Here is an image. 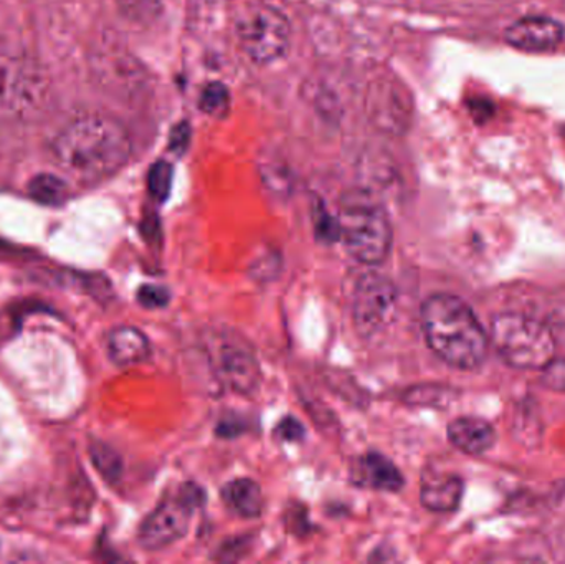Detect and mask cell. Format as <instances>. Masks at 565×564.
Here are the masks:
<instances>
[{"label":"cell","instance_id":"obj_1","mask_svg":"<svg viewBox=\"0 0 565 564\" xmlns=\"http://www.w3.org/2000/svg\"><path fill=\"white\" fill-rule=\"evenodd\" d=\"M128 129L108 115H83L63 126L52 142L56 166L83 182L103 181L131 158Z\"/></svg>","mask_w":565,"mask_h":564},{"label":"cell","instance_id":"obj_2","mask_svg":"<svg viewBox=\"0 0 565 564\" xmlns=\"http://www.w3.org/2000/svg\"><path fill=\"white\" fill-rule=\"evenodd\" d=\"M420 320L428 347L445 363L471 371L487 360V331L460 297L431 295L422 305Z\"/></svg>","mask_w":565,"mask_h":564},{"label":"cell","instance_id":"obj_3","mask_svg":"<svg viewBox=\"0 0 565 564\" xmlns=\"http://www.w3.org/2000/svg\"><path fill=\"white\" fill-rule=\"evenodd\" d=\"M339 241L359 264H382L392 247V225L384 205L365 191L342 199L339 207Z\"/></svg>","mask_w":565,"mask_h":564},{"label":"cell","instance_id":"obj_4","mask_svg":"<svg viewBox=\"0 0 565 564\" xmlns=\"http://www.w3.org/2000/svg\"><path fill=\"white\" fill-rule=\"evenodd\" d=\"M490 340L501 360L516 370L541 371L556 358L553 331L527 315H497L491 321Z\"/></svg>","mask_w":565,"mask_h":564},{"label":"cell","instance_id":"obj_5","mask_svg":"<svg viewBox=\"0 0 565 564\" xmlns=\"http://www.w3.org/2000/svg\"><path fill=\"white\" fill-rule=\"evenodd\" d=\"M238 43L245 55L258 65H270L288 55L292 30L288 17L277 7L257 3L238 15Z\"/></svg>","mask_w":565,"mask_h":564},{"label":"cell","instance_id":"obj_6","mask_svg":"<svg viewBox=\"0 0 565 564\" xmlns=\"http://www.w3.org/2000/svg\"><path fill=\"white\" fill-rule=\"evenodd\" d=\"M49 82L35 60L25 53H0V108L13 116L39 111L46 99Z\"/></svg>","mask_w":565,"mask_h":564},{"label":"cell","instance_id":"obj_7","mask_svg":"<svg viewBox=\"0 0 565 564\" xmlns=\"http://www.w3.org/2000/svg\"><path fill=\"white\" fill-rule=\"evenodd\" d=\"M204 503V492L195 483H185L174 497L162 500L161 506L142 522L139 545L149 552L168 549L188 535L195 509Z\"/></svg>","mask_w":565,"mask_h":564},{"label":"cell","instance_id":"obj_8","mask_svg":"<svg viewBox=\"0 0 565 564\" xmlns=\"http://www.w3.org/2000/svg\"><path fill=\"white\" fill-rule=\"evenodd\" d=\"M398 294L392 280L369 272L362 275L352 291V320L364 338L377 337L391 327L397 311Z\"/></svg>","mask_w":565,"mask_h":564},{"label":"cell","instance_id":"obj_9","mask_svg":"<svg viewBox=\"0 0 565 564\" xmlns=\"http://www.w3.org/2000/svg\"><path fill=\"white\" fill-rule=\"evenodd\" d=\"M93 72L108 92L118 96H138L148 85L141 63L115 42H105L93 53Z\"/></svg>","mask_w":565,"mask_h":564},{"label":"cell","instance_id":"obj_10","mask_svg":"<svg viewBox=\"0 0 565 564\" xmlns=\"http://www.w3.org/2000/svg\"><path fill=\"white\" fill-rule=\"evenodd\" d=\"M211 351L212 368L225 387L244 396L255 393L260 387V363L241 340L217 338Z\"/></svg>","mask_w":565,"mask_h":564},{"label":"cell","instance_id":"obj_11","mask_svg":"<svg viewBox=\"0 0 565 564\" xmlns=\"http://www.w3.org/2000/svg\"><path fill=\"white\" fill-rule=\"evenodd\" d=\"M565 39V26L546 15H527L511 23L504 32L508 45L523 52H553Z\"/></svg>","mask_w":565,"mask_h":564},{"label":"cell","instance_id":"obj_12","mask_svg":"<svg viewBox=\"0 0 565 564\" xmlns=\"http://www.w3.org/2000/svg\"><path fill=\"white\" fill-rule=\"evenodd\" d=\"M369 98V109L379 128L388 132H402L407 128L411 123V102L401 85L391 79L379 83Z\"/></svg>","mask_w":565,"mask_h":564},{"label":"cell","instance_id":"obj_13","mask_svg":"<svg viewBox=\"0 0 565 564\" xmlns=\"http://www.w3.org/2000/svg\"><path fill=\"white\" fill-rule=\"evenodd\" d=\"M352 480L361 487L379 492H398L404 487V477L387 457L379 453L362 456L352 467Z\"/></svg>","mask_w":565,"mask_h":564},{"label":"cell","instance_id":"obj_14","mask_svg":"<svg viewBox=\"0 0 565 564\" xmlns=\"http://www.w3.org/2000/svg\"><path fill=\"white\" fill-rule=\"evenodd\" d=\"M448 439L468 456H481L497 443V433L487 421L478 417H458L448 426Z\"/></svg>","mask_w":565,"mask_h":564},{"label":"cell","instance_id":"obj_15","mask_svg":"<svg viewBox=\"0 0 565 564\" xmlns=\"http://www.w3.org/2000/svg\"><path fill=\"white\" fill-rule=\"evenodd\" d=\"M108 353L118 366H135L148 360L151 343L138 328L118 327L108 334Z\"/></svg>","mask_w":565,"mask_h":564},{"label":"cell","instance_id":"obj_16","mask_svg":"<svg viewBox=\"0 0 565 564\" xmlns=\"http://www.w3.org/2000/svg\"><path fill=\"white\" fill-rule=\"evenodd\" d=\"M463 497V480L457 476H430L422 482L420 502L430 512H455Z\"/></svg>","mask_w":565,"mask_h":564},{"label":"cell","instance_id":"obj_17","mask_svg":"<svg viewBox=\"0 0 565 564\" xmlns=\"http://www.w3.org/2000/svg\"><path fill=\"white\" fill-rule=\"evenodd\" d=\"M225 506L242 519H257L264 512V493L252 479H235L222 490Z\"/></svg>","mask_w":565,"mask_h":564},{"label":"cell","instance_id":"obj_18","mask_svg":"<svg viewBox=\"0 0 565 564\" xmlns=\"http://www.w3.org/2000/svg\"><path fill=\"white\" fill-rule=\"evenodd\" d=\"M260 175L268 191L274 194L285 195L291 191V174L285 162L277 156L268 152L267 158L260 159Z\"/></svg>","mask_w":565,"mask_h":564},{"label":"cell","instance_id":"obj_19","mask_svg":"<svg viewBox=\"0 0 565 564\" xmlns=\"http://www.w3.org/2000/svg\"><path fill=\"white\" fill-rule=\"evenodd\" d=\"M29 194L43 205H60L66 199V185L52 174H39L30 181Z\"/></svg>","mask_w":565,"mask_h":564},{"label":"cell","instance_id":"obj_20","mask_svg":"<svg viewBox=\"0 0 565 564\" xmlns=\"http://www.w3.org/2000/svg\"><path fill=\"white\" fill-rule=\"evenodd\" d=\"M455 391L440 384H420L405 391L404 401L412 406L444 407L455 397Z\"/></svg>","mask_w":565,"mask_h":564},{"label":"cell","instance_id":"obj_21","mask_svg":"<svg viewBox=\"0 0 565 564\" xmlns=\"http://www.w3.org/2000/svg\"><path fill=\"white\" fill-rule=\"evenodd\" d=\"M89 454H92L93 464H95L96 470L102 473L103 479L111 483L118 482L122 473V460L119 454L103 443L93 444L89 447Z\"/></svg>","mask_w":565,"mask_h":564},{"label":"cell","instance_id":"obj_22","mask_svg":"<svg viewBox=\"0 0 565 564\" xmlns=\"http://www.w3.org/2000/svg\"><path fill=\"white\" fill-rule=\"evenodd\" d=\"M119 12L132 23H151L161 13L162 0H116Z\"/></svg>","mask_w":565,"mask_h":564},{"label":"cell","instance_id":"obj_23","mask_svg":"<svg viewBox=\"0 0 565 564\" xmlns=\"http://www.w3.org/2000/svg\"><path fill=\"white\" fill-rule=\"evenodd\" d=\"M202 111L212 116L227 115L231 108V92L227 86L221 82H212L202 89L201 99H199Z\"/></svg>","mask_w":565,"mask_h":564},{"label":"cell","instance_id":"obj_24","mask_svg":"<svg viewBox=\"0 0 565 564\" xmlns=\"http://www.w3.org/2000/svg\"><path fill=\"white\" fill-rule=\"evenodd\" d=\"M172 179H174V169H172L169 162H154L151 169H149V194H151L156 201H168L169 194H171L172 191Z\"/></svg>","mask_w":565,"mask_h":564},{"label":"cell","instance_id":"obj_25","mask_svg":"<svg viewBox=\"0 0 565 564\" xmlns=\"http://www.w3.org/2000/svg\"><path fill=\"white\" fill-rule=\"evenodd\" d=\"M315 228L316 235L326 244L339 241V222L338 217H332L324 205H318L315 209Z\"/></svg>","mask_w":565,"mask_h":564},{"label":"cell","instance_id":"obj_26","mask_svg":"<svg viewBox=\"0 0 565 564\" xmlns=\"http://www.w3.org/2000/svg\"><path fill=\"white\" fill-rule=\"evenodd\" d=\"M171 300V291L161 285H142L138 290V301L148 310H161Z\"/></svg>","mask_w":565,"mask_h":564},{"label":"cell","instance_id":"obj_27","mask_svg":"<svg viewBox=\"0 0 565 564\" xmlns=\"http://www.w3.org/2000/svg\"><path fill=\"white\" fill-rule=\"evenodd\" d=\"M541 383L547 390L565 393V358H554L541 370Z\"/></svg>","mask_w":565,"mask_h":564},{"label":"cell","instance_id":"obj_28","mask_svg":"<svg viewBox=\"0 0 565 564\" xmlns=\"http://www.w3.org/2000/svg\"><path fill=\"white\" fill-rule=\"evenodd\" d=\"M277 436L285 440V443H301L306 436L305 426L295 417H285L278 424Z\"/></svg>","mask_w":565,"mask_h":564},{"label":"cell","instance_id":"obj_29","mask_svg":"<svg viewBox=\"0 0 565 564\" xmlns=\"http://www.w3.org/2000/svg\"><path fill=\"white\" fill-rule=\"evenodd\" d=\"M278 270H280V258L268 254L267 257L258 258V260L255 262L252 274H254V277L258 278V280H271V278L278 274Z\"/></svg>","mask_w":565,"mask_h":564},{"label":"cell","instance_id":"obj_30","mask_svg":"<svg viewBox=\"0 0 565 564\" xmlns=\"http://www.w3.org/2000/svg\"><path fill=\"white\" fill-rule=\"evenodd\" d=\"M189 139H191V129L185 123L179 125L171 136V149L174 152H184L188 149Z\"/></svg>","mask_w":565,"mask_h":564}]
</instances>
